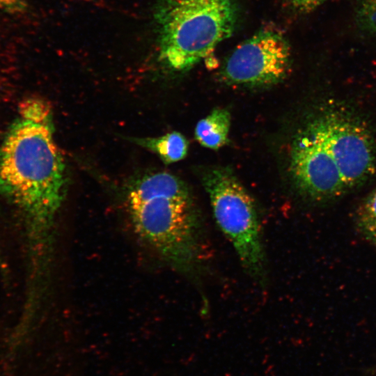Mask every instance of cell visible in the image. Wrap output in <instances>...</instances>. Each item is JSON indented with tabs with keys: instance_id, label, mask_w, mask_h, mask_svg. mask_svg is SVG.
I'll return each mask as SVG.
<instances>
[{
	"instance_id": "6da1fadb",
	"label": "cell",
	"mask_w": 376,
	"mask_h": 376,
	"mask_svg": "<svg viewBox=\"0 0 376 376\" xmlns=\"http://www.w3.org/2000/svg\"><path fill=\"white\" fill-rule=\"evenodd\" d=\"M50 117L44 100L22 101L0 147V193L24 216L37 248L49 246L65 196V166Z\"/></svg>"
},
{
	"instance_id": "7a4b0ae2",
	"label": "cell",
	"mask_w": 376,
	"mask_h": 376,
	"mask_svg": "<svg viewBox=\"0 0 376 376\" xmlns=\"http://www.w3.org/2000/svg\"><path fill=\"white\" fill-rule=\"evenodd\" d=\"M137 235L171 267L191 274L201 260L200 223L180 180L161 172L136 181L127 194Z\"/></svg>"
},
{
	"instance_id": "3957f363",
	"label": "cell",
	"mask_w": 376,
	"mask_h": 376,
	"mask_svg": "<svg viewBox=\"0 0 376 376\" xmlns=\"http://www.w3.org/2000/svg\"><path fill=\"white\" fill-rule=\"evenodd\" d=\"M155 18L159 61L183 72L233 34L237 8L235 0H159Z\"/></svg>"
},
{
	"instance_id": "277c9868",
	"label": "cell",
	"mask_w": 376,
	"mask_h": 376,
	"mask_svg": "<svg viewBox=\"0 0 376 376\" xmlns=\"http://www.w3.org/2000/svg\"><path fill=\"white\" fill-rule=\"evenodd\" d=\"M202 180L217 224L248 274L258 281H263L266 260L260 223L253 198L226 168L210 169Z\"/></svg>"
},
{
	"instance_id": "5b68a950",
	"label": "cell",
	"mask_w": 376,
	"mask_h": 376,
	"mask_svg": "<svg viewBox=\"0 0 376 376\" xmlns=\"http://www.w3.org/2000/svg\"><path fill=\"white\" fill-rule=\"evenodd\" d=\"M307 125L331 154L347 189L363 184L375 173L376 154L372 136L351 113L328 107Z\"/></svg>"
},
{
	"instance_id": "8992f818",
	"label": "cell",
	"mask_w": 376,
	"mask_h": 376,
	"mask_svg": "<svg viewBox=\"0 0 376 376\" xmlns=\"http://www.w3.org/2000/svg\"><path fill=\"white\" fill-rule=\"evenodd\" d=\"M290 63V46L285 37L272 29H262L238 45L221 70L228 83L265 86L281 81Z\"/></svg>"
},
{
	"instance_id": "52a82bcc",
	"label": "cell",
	"mask_w": 376,
	"mask_h": 376,
	"mask_svg": "<svg viewBox=\"0 0 376 376\" xmlns=\"http://www.w3.org/2000/svg\"><path fill=\"white\" fill-rule=\"evenodd\" d=\"M290 170L299 192L311 200L326 201L347 191L331 154L308 125L292 142Z\"/></svg>"
},
{
	"instance_id": "ba28073f",
	"label": "cell",
	"mask_w": 376,
	"mask_h": 376,
	"mask_svg": "<svg viewBox=\"0 0 376 376\" xmlns=\"http://www.w3.org/2000/svg\"><path fill=\"white\" fill-rule=\"evenodd\" d=\"M230 125V115L228 111L215 109L196 124V139L205 148L219 149L227 142Z\"/></svg>"
},
{
	"instance_id": "9c48e42d",
	"label": "cell",
	"mask_w": 376,
	"mask_h": 376,
	"mask_svg": "<svg viewBox=\"0 0 376 376\" xmlns=\"http://www.w3.org/2000/svg\"><path fill=\"white\" fill-rule=\"evenodd\" d=\"M134 141L156 153L166 164L180 161L187 154V140L178 132L157 138L134 139Z\"/></svg>"
},
{
	"instance_id": "30bf717a",
	"label": "cell",
	"mask_w": 376,
	"mask_h": 376,
	"mask_svg": "<svg viewBox=\"0 0 376 376\" xmlns=\"http://www.w3.org/2000/svg\"><path fill=\"white\" fill-rule=\"evenodd\" d=\"M355 224L363 237L376 246V189L365 198L357 210Z\"/></svg>"
},
{
	"instance_id": "8fae6325",
	"label": "cell",
	"mask_w": 376,
	"mask_h": 376,
	"mask_svg": "<svg viewBox=\"0 0 376 376\" xmlns=\"http://www.w3.org/2000/svg\"><path fill=\"white\" fill-rule=\"evenodd\" d=\"M356 18L361 29L376 36V0H357Z\"/></svg>"
},
{
	"instance_id": "7c38bea8",
	"label": "cell",
	"mask_w": 376,
	"mask_h": 376,
	"mask_svg": "<svg viewBox=\"0 0 376 376\" xmlns=\"http://www.w3.org/2000/svg\"><path fill=\"white\" fill-rule=\"evenodd\" d=\"M28 8L27 0H0V12L19 15L24 13Z\"/></svg>"
},
{
	"instance_id": "4fadbf2b",
	"label": "cell",
	"mask_w": 376,
	"mask_h": 376,
	"mask_svg": "<svg viewBox=\"0 0 376 376\" xmlns=\"http://www.w3.org/2000/svg\"><path fill=\"white\" fill-rule=\"evenodd\" d=\"M294 10L306 13L315 10L329 0H285Z\"/></svg>"
}]
</instances>
